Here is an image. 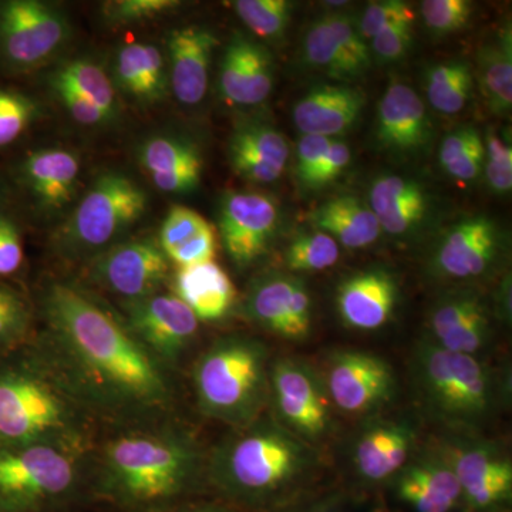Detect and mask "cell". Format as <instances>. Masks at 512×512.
<instances>
[{
    "instance_id": "cell-13",
    "label": "cell",
    "mask_w": 512,
    "mask_h": 512,
    "mask_svg": "<svg viewBox=\"0 0 512 512\" xmlns=\"http://www.w3.org/2000/svg\"><path fill=\"white\" fill-rule=\"evenodd\" d=\"M326 390L330 402L350 414H363L389 403L396 390L392 366L369 352L342 350L330 357Z\"/></svg>"
},
{
    "instance_id": "cell-18",
    "label": "cell",
    "mask_w": 512,
    "mask_h": 512,
    "mask_svg": "<svg viewBox=\"0 0 512 512\" xmlns=\"http://www.w3.org/2000/svg\"><path fill=\"white\" fill-rule=\"evenodd\" d=\"M503 251V232L485 215L466 218L440 239L433 268L448 279H474L487 274Z\"/></svg>"
},
{
    "instance_id": "cell-32",
    "label": "cell",
    "mask_w": 512,
    "mask_h": 512,
    "mask_svg": "<svg viewBox=\"0 0 512 512\" xmlns=\"http://www.w3.org/2000/svg\"><path fill=\"white\" fill-rule=\"evenodd\" d=\"M175 296L198 320L212 322L227 316L237 299V289L227 272L214 261L178 269Z\"/></svg>"
},
{
    "instance_id": "cell-16",
    "label": "cell",
    "mask_w": 512,
    "mask_h": 512,
    "mask_svg": "<svg viewBox=\"0 0 512 512\" xmlns=\"http://www.w3.org/2000/svg\"><path fill=\"white\" fill-rule=\"evenodd\" d=\"M303 56L313 69L339 82H355L372 67L373 57L352 15L326 13L306 32Z\"/></svg>"
},
{
    "instance_id": "cell-1",
    "label": "cell",
    "mask_w": 512,
    "mask_h": 512,
    "mask_svg": "<svg viewBox=\"0 0 512 512\" xmlns=\"http://www.w3.org/2000/svg\"><path fill=\"white\" fill-rule=\"evenodd\" d=\"M43 309L50 345L73 393L117 414L167 406L171 392L163 366L99 303L72 285L52 284Z\"/></svg>"
},
{
    "instance_id": "cell-12",
    "label": "cell",
    "mask_w": 512,
    "mask_h": 512,
    "mask_svg": "<svg viewBox=\"0 0 512 512\" xmlns=\"http://www.w3.org/2000/svg\"><path fill=\"white\" fill-rule=\"evenodd\" d=\"M168 269L170 261L157 239H131L94 256L90 278L101 288L133 302L157 293L167 279Z\"/></svg>"
},
{
    "instance_id": "cell-23",
    "label": "cell",
    "mask_w": 512,
    "mask_h": 512,
    "mask_svg": "<svg viewBox=\"0 0 512 512\" xmlns=\"http://www.w3.org/2000/svg\"><path fill=\"white\" fill-rule=\"evenodd\" d=\"M288 140L278 128L261 120H244L228 140L232 170L254 184H271L284 174L289 160Z\"/></svg>"
},
{
    "instance_id": "cell-51",
    "label": "cell",
    "mask_w": 512,
    "mask_h": 512,
    "mask_svg": "<svg viewBox=\"0 0 512 512\" xmlns=\"http://www.w3.org/2000/svg\"><path fill=\"white\" fill-rule=\"evenodd\" d=\"M484 163L485 146L484 137L481 136L470 147L466 148L456 160L451 161L447 167H444V171L460 183H471L483 173Z\"/></svg>"
},
{
    "instance_id": "cell-41",
    "label": "cell",
    "mask_w": 512,
    "mask_h": 512,
    "mask_svg": "<svg viewBox=\"0 0 512 512\" xmlns=\"http://www.w3.org/2000/svg\"><path fill=\"white\" fill-rule=\"evenodd\" d=\"M424 25L434 36H448L466 29L473 15L468 0H424L420 6Z\"/></svg>"
},
{
    "instance_id": "cell-46",
    "label": "cell",
    "mask_w": 512,
    "mask_h": 512,
    "mask_svg": "<svg viewBox=\"0 0 512 512\" xmlns=\"http://www.w3.org/2000/svg\"><path fill=\"white\" fill-rule=\"evenodd\" d=\"M372 40L373 56L380 63L403 59L413 42V23H399L377 33Z\"/></svg>"
},
{
    "instance_id": "cell-27",
    "label": "cell",
    "mask_w": 512,
    "mask_h": 512,
    "mask_svg": "<svg viewBox=\"0 0 512 512\" xmlns=\"http://www.w3.org/2000/svg\"><path fill=\"white\" fill-rule=\"evenodd\" d=\"M80 158L66 148H40L22 164V178L42 210L59 212L76 197Z\"/></svg>"
},
{
    "instance_id": "cell-30",
    "label": "cell",
    "mask_w": 512,
    "mask_h": 512,
    "mask_svg": "<svg viewBox=\"0 0 512 512\" xmlns=\"http://www.w3.org/2000/svg\"><path fill=\"white\" fill-rule=\"evenodd\" d=\"M429 195L417 181L397 174H382L369 191V207L382 231L403 237L419 227L429 211Z\"/></svg>"
},
{
    "instance_id": "cell-20",
    "label": "cell",
    "mask_w": 512,
    "mask_h": 512,
    "mask_svg": "<svg viewBox=\"0 0 512 512\" xmlns=\"http://www.w3.org/2000/svg\"><path fill=\"white\" fill-rule=\"evenodd\" d=\"M429 330L440 348L476 356L491 338L487 303L474 291L447 293L431 308Z\"/></svg>"
},
{
    "instance_id": "cell-38",
    "label": "cell",
    "mask_w": 512,
    "mask_h": 512,
    "mask_svg": "<svg viewBox=\"0 0 512 512\" xmlns=\"http://www.w3.org/2000/svg\"><path fill=\"white\" fill-rule=\"evenodd\" d=\"M339 256L338 242L315 229L292 239L285 251V265L291 272H320L335 265Z\"/></svg>"
},
{
    "instance_id": "cell-7",
    "label": "cell",
    "mask_w": 512,
    "mask_h": 512,
    "mask_svg": "<svg viewBox=\"0 0 512 512\" xmlns=\"http://www.w3.org/2000/svg\"><path fill=\"white\" fill-rule=\"evenodd\" d=\"M148 195L128 175L109 171L94 181L60 234L70 256L100 254L146 215Z\"/></svg>"
},
{
    "instance_id": "cell-33",
    "label": "cell",
    "mask_w": 512,
    "mask_h": 512,
    "mask_svg": "<svg viewBox=\"0 0 512 512\" xmlns=\"http://www.w3.org/2000/svg\"><path fill=\"white\" fill-rule=\"evenodd\" d=\"M309 222L349 249L370 247L382 234L369 205L355 195H338L323 202L311 212Z\"/></svg>"
},
{
    "instance_id": "cell-42",
    "label": "cell",
    "mask_w": 512,
    "mask_h": 512,
    "mask_svg": "<svg viewBox=\"0 0 512 512\" xmlns=\"http://www.w3.org/2000/svg\"><path fill=\"white\" fill-rule=\"evenodd\" d=\"M180 6L177 0H111L101 6V15L109 25H137L161 18Z\"/></svg>"
},
{
    "instance_id": "cell-49",
    "label": "cell",
    "mask_w": 512,
    "mask_h": 512,
    "mask_svg": "<svg viewBox=\"0 0 512 512\" xmlns=\"http://www.w3.org/2000/svg\"><path fill=\"white\" fill-rule=\"evenodd\" d=\"M23 256L25 254L18 225L0 212V276L18 272Z\"/></svg>"
},
{
    "instance_id": "cell-29",
    "label": "cell",
    "mask_w": 512,
    "mask_h": 512,
    "mask_svg": "<svg viewBox=\"0 0 512 512\" xmlns=\"http://www.w3.org/2000/svg\"><path fill=\"white\" fill-rule=\"evenodd\" d=\"M414 433L412 427L399 421H376L360 431L353 461L360 477L379 483L396 476L412 451Z\"/></svg>"
},
{
    "instance_id": "cell-9",
    "label": "cell",
    "mask_w": 512,
    "mask_h": 512,
    "mask_svg": "<svg viewBox=\"0 0 512 512\" xmlns=\"http://www.w3.org/2000/svg\"><path fill=\"white\" fill-rule=\"evenodd\" d=\"M69 18L42 0L0 2V63L15 72L39 69L69 42Z\"/></svg>"
},
{
    "instance_id": "cell-25",
    "label": "cell",
    "mask_w": 512,
    "mask_h": 512,
    "mask_svg": "<svg viewBox=\"0 0 512 512\" xmlns=\"http://www.w3.org/2000/svg\"><path fill=\"white\" fill-rule=\"evenodd\" d=\"M366 106L365 93L348 84H319L293 107V123L303 136L333 138L355 127Z\"/></svg>"
},
{
    "instance_id": "cell-53",
    "label": "cell",
    "mask_w": 512,
    "mask_h": 512,
    "mask_svg": "<svg viewBox=\"0 0 512 512\" xmlns=\"http://www.w3.org/2000/svg\"><path fill=\"white\" fill-rule=\"evenodd\" d=\"M286 512H346L336 501H316V503H309L303 505H296L291 510Z\"/></svg>"
},
{
    "instance_id": "cell-24",
    "label": "cell",
    "mask_w": 512,
    "mask_h": 512,
    "mask_svg": "<svg viewBox=\"0 0 512 512\" xmlns=\"http://www.w3.org/2000/svg\"><path fill=\"white\" fill-rule=\"evenodd\" d=\"M399 292V282L392 272L383 268L365 269L339 285L336 308L348 328L380 329L392 319Z\"/></svg>"
},
{
    "instance_id": "cell-21",
    "label": "cell",
    "mask_w": 512,
    "mask_h": 512,
    "mask_svg": "<svg viewBox=\"0 0 512 512\" xmlns=\"http://www.w3.org/2000/svg\"><path fill=\"white\" fill-rule=\"evenodd\" d=\"M433 124L424 101L409 84L393 80L377 106L376 140L383 150L407 156L429 146Z\"/></svg>"
},
{
    "instance_id": "cell-44",
    "label": "cell",
    "mask_w": 512,
    "mask_h": 512,
    "mask_svg": "<svg viewBox=\"0 0 512 512\" xmlns=\"http://www.w3.org/2000/svg\"><path fill=\"white\" fill-rule=\"evenodd\" d=\"M414 12L407 3L402 0H379L367 5L363 12L359 26L360 35L363 39H373L383 29L390 28L399 23H413Z\"/></svg>"
},
{
    "instance_id": "cell-5",
    "label": "cell",
    "mask_w": 512,
    "mask_h": 512,
    "mask_svg": "<svg viewBox=\"0 0 512 512\" xmlns=\"http://www.w3.org/2000/svg\"><path fill=\"white\" fill-rule=\"evenodd\" d=\"M69 397L37 373L0 376V446L53 444L74 450L79 433Z\"/></svg>"
},
{
    "instance_id": "cell-4",
    "label": "cell",
    "mask_w": 512,
    "mask_h": 512,
    "mask_svg": "<svg viewBox=\"0 0 512 512\" xmlns=\"http://www.w3.org/2000/svg\"><path fill=\"white\" fill-rule=\"evenodd\" d=\"M192 380L205 416L237 429L249 426L268 396L266 346L248 336L217 340L195 363Z\"/></svg>"
},
{
    "instance_id": "cell-2",
    "label": "cell",
    "mask_w": 512,
    "mask_h": 512,
    "mask_svg": "<svg viewBox=\"0 0 512 512\" xmlns=\"http://www.w3.org/2000/svg\"><path fill=\"white\" fill-rule=\"evenodd\" d=\"M200 470V450L187 434L131 433L104 448L100 487L124 510L160 512L188 493Z\"/></svg>"
},
{
    "instance_id": "cell-47",
    "label": "cell",
    "mask_w": 512,
    "mask_h": 512,
    "mask_svg": "<svg viewBox=\"0 0 512 512\" xmlns=\"http://www.w3.org/2000/svg\"><path fill=\"white\" fill-rule=\"evenodd\" d=\"M50 87L55 92L57 99L62 103L64 110L69 113V116L76 123L87 127H104L113 123L103 111L97 109L89 101L84 100L80 94L73 92L70 87L57 83L55 80H50Z\"/></svg>"
},
{
    "instance_id": "cell-10",
    "label": "cell",
    "mask_w": 512,
    "mask_h": 512,
    "mask_svg": "<svg viewBox=\"0 0 512 512\" xmlns=\"http://www.w3.org/2000/svg\"><path fill=\"white\" fill-rule=\"evenodd\" d=\"M276 413L296 436L319 439L332 423L330 397L322 377L302 360L281 359L269 370Z\"/></svg>"
},
{
    "instance_id": "cell-26",
    "label": "cell",
    "mask_w": 512,
    "mask_h": 512,
    "mask_svg": "<svg viewBox=\"0 0 512 512\" xmlns=\"http://www.w3.org/2000/svg\"><path fill=\"white\" fill-rule=\"evenodd\" d=\"M138 160L157 190L165 194H188L200 187L204 160L200 148L188 138L150 137L140 147Z\"/></svg>"
},
{
    "instance_id": "cell-40",
    "label": "cell",
    "mask_w": 512,
    "mask_h": 512,
    "mask_svg": "<svg viewBox=\"0 0 512 512\" xmlns=\"http://www.w3.org/2000/svg\"><path fill=\"white\" fill-rule=\"evenodd\" d=\"M39 111L32 97L0 89V147L15 143L35 123Z\"/></svg>"
},
{
    "instance_id": "cell-28",
    "label": "cell",
    "mask_w": 512,
    "mask_h": 512,
    "mask_svg": "<svg viewBox=\"0 0 512 512\" xmlns=\"http://www.w3.org/2000/svg\"><path fill=\"white\" fill-rule=\"evenodd\" d=\"M396 476L397 497L416 512H451L463 500L456 474L443 453L420 458Z\"/></svg>"
},
{
    "instance_id": "cell-48",
    "label": "cell",
    "mask_w": 512,
    "mask_h": 512,
    "mask_svg": "<svg viewBox=\"0 0 512 512\" xmlns=\"http://www.w3.org/2000/svg\"><path fill=\"white\" fill-rule=\"evenodd\" d=\"M350 160L352 151L348 144L342 140H333L305 188L319 190L333 183L349 167Z\"/></svg>"
},
{
    "instance_id": "cell-31",
    "label": "cell",
    "mask_w": 512,
    "mask_h": 512,
    "mask_svg": "<svg viewBox=\"0 0 512 512\" xmlns=\"http://www.w3.org/2000/svg\"><path fill=\"white\" fill-rule=\"evenodd\" d=\"M157 241L178 268L205 264L217 254V235L210 222L184 205L171 207Z\"/></svg>"
},
{
    "instance_id": "cell-8",
    "label": "cell",
    "mask_w": 512,
    "mask_h": 512,
    "mask_svg": "<svg viewBox=\"0 0 512 512\" xmlns=\"http://www.w3.org/2000/svg\"><path fill=\"white\" fill-rule=\"evenodd\" d=\"M73 450L53 444L0 451V498L16 510L59 503L76 485Z\"/></svg>"
},
{
    "instance_id": "cell-52",
    "label": "cell",
    "mask_w": 512,
    "mask_h": 512,
    "mask_svg": "<svg viewBox=\"0 0 512 512\" xmlns=\"http://www.w3.org/2000/svg\"><path fill=\"white\" fill-rule=\"evenodd\" d=\"M498 313L501 318L507 320L511 318V279L510 276L505 278L500 289H498V298L495 299Z\"/></svg>"
},
{
    "instance_id": "cell-50",
    "label": "cell",
    "mask_w": 512,
    "mask_h": 512,
    "mask_svg": "<svg viewBox=\"0 0 512 512\" xmlns=\"http://www.w3.org/2000/svg\"><path fill=\"white\" fill-rule=\"evenodd\" d=\"M335 138L303 136L296 147L295 173L299 183L305 187L309 178L315 173L323 156Z\"/></svg>"
},
{
    "instance_id": "cell-14",
    "label": "cell",
    "mask_w": 512,
    "mask_h": 512,
    "mask_svg": "<svg viewBox=\"0 0 512 512\" xmlns=\"http://www.w3.org/2000/svg\"><path fill=\"white\" fill-rule=\"evenodd\" d=\"M252 322L279 338L301 342L312 329V299L296 276L272 272L255 279L245 299Z\"/></svg>"
},
{
    "instance_id": "cell-34",
    "label": "cell",
    "mask_w": 512,
    "mask_h": 512,
    "mask_svg": "<svg viewBox=\"0 0 512 512\" xmlns=\"http://www.w3.org/2000/svg\"><path fill=\"white\" fill-rule=\"evenodd\" d=\"M117 87L140 103L153 104L167 96L168 73L163 53L153 43H130L114 62Z\"/></svg>"
},
{
    "instance_id": "cell-15",
    "label": "cell",
    "mask_w": 512,
    "mask_h": 512,
    "mask_svg": "<svg viewBox=\"0 0 512 512\" xmlns=\"http://www.w3.org/2000/svg\"><path fill=\"white\" fill-rule=\"evenodd\" d=\"M127 328L158 362L180 359L198 332V319L175 295L154 293L127 302Z\"/></svg>"
},
{
    "instance_id": "cell-39",
    "label": "cell",
    "mask_w": 512,
    "mask_h": 512,
    "mask_svg": "<svg viewBox=\"0 0 512 512\" xmlns=\"http://www.w3.org/2000/svg\"><path fill=\"white\" fill-rule=\"evenodd\" d=\"M234 9L255 36L276 40L284 36L291 22L293 3L288 0H238Z\"/></svg>"
},
{
    "instance_id": "cell-55",
    "label": "cell",
    "mask_w": 512,
    "mask_h": 512,
    "mask_svg": "<svg viewBox=\"0 0 512 512\" xmlns=\"http://www.w3.org/2000/svg\"><path fill=\"white\" fill-rule=\"evenodd\" d=\"M3 191H5V188H3L2 178H0V201L3 198Z\"/></svg>"
},
{
    "instance_id": "cell-37",
    "label": "cell",
    "mask_w": 512,
    "mask_h": 512,
    "mask_svg": "<svg viewBox=\"0 0 512 512\" xmlns=\"http://www.w3.org/2000/svg\"><path fill=\"white\" fill-rule=\"evenodd\" d=\"M424 86L433 109L443 114L460 113L473 92V69L466 60L434 64L424 74Z\"/></svg>"
},
{
    "instance_id": "cell-45",
    "label": "cell",
    "mask_w": 512,
    "mask_h": 512,
    "mask_svg": "<svg viewBox=\"0 0 512 512\" xmlns=\"http://www.w3.org/2000/svg\"><path fill=\"white\" fill-rule=\"evenodd\" d=\"M29 309L25 299L0 285V346L15 342L29 326Z\"/></svg>"
},
{
    "instance_id": "cell-43",
    "label": "cell",
    "mask_w": 512,
    "mask_h": 512,
    "mask_svg": "<svg viewBox=\"0 0 512 512\" xmlns=\"http://www.w3.org/2000/svg\"><path fill=\"white\" fill-rule=\"evenodd\" d=\"M485 177L491 190L505 195L512 188V148L494 130H488L484 138Z\"/></svg>"
},
{
    "instance_id": "cell-11",
    "label": "cell",
    "mask_w": 512,
    "mask_h": 512,
    "mask_svg": "<svg viewBox=\"0 0 512 512\" xmlns=\"http://www.w3.org/2000/svg\"><path fill=\"white\" fill-rule=\"evenodd\" d=\"M281 224V210L271 195L258 191L228 192L218 210L222 245L239 269L254 265L268 252Z\"/></svg>"
},
{
    "instance_id": "cell-6",
    "label": "cell",
    "mask_w": 512,
    "mask_h": 512,
    "mask_svg": "<svg viewBox=\"0 0 512 512\" xmlns=\"http://www.w3.org/2000/svg\"><path fill=\"white\" fill-rule=\"evenodd\" d=\"M414 375L431 412L450 423H477L493 407V377L476 356L450 352L427 338L416 350Z\"/></svg>"
},
{
    "instance_id": "cell-36",
    "label": "cell",
    "mask_w": 512,
    "mask_h": 512,
    "mask_svg": "<svg viewBox=\"0 0 512 512\" xmlns=\"http://www.w3.org/2000/svg\"><path fill=\"white\" fill-rule=\"evenodd\" d=\"M50 80L70 87L84 100L103 111L111 121L119 117L116 89L109 74L89 59H73L57 67Z\"/></svg>"
},
{
    "instance_id": "cell-3",
    "label": "cell",
    "mask_w": 512,
    "mask_h": 512,
    "mask_svg": "<svg viewBox=\"0 0 512 512\" xmlns=\"http://www.w3.org/2000/svg\"><path fill=\"white\" fill-rule=\"evenodd\" d=\"M312 463L311 450L292 431L275 421H254L214 451L210 474L229 500L266 508L291 497Z\"/></svg>"
},
{
    "instance_id": "cell-17",
    "label": "cell",
    "mask_w": 512,
    "mask_h": 512,
    "mask_svg": "<svg viewBox=\"0 0 512 512\" xmlns=\"http://www.w3.org/2000/svg\"><path fill=\"white\" fill-rule=\"evenodd\" d=\"M453 467L463 500L478 512L497 511L512 497V466L504 453L484 441H466L443 451Z\"/></svg>"
},
{
    "instance_id": "cell-35",
    "label": "cell",
    "mask_w": 512,
    "mask_h": 512,
    "mask_svg": "<svg viewBox=\"0 0 512 512\" xmlns=\"http://www.w3.org/2000/svg\"><path fill=\"white\" fill-rule=\"evenodd\" d=\"M477 84L488 107L507 116L512 107V32L510 26L487 40L477 52Z\"/></svg>"
},
{
    "instance_id": "cell-22",
    "label": "cell",
    "mask_w": 512,
    "mask_h": 512,
    "mask_svg": "<svg viewBox=\"0 0 512 512\" xmlns=\"http://www.w3.org/2000/svg\"><path fill=\"white\" fill-rule=\"evenodd\" d=\"M217 46L218 37L205 26H183L168 35V83L184 106H197L204 100Z\"/></svg>"
},
{
    "instance_id": "cell-54",
    "label": "cell",
    "mask_w": 512,
    "mask_h": 512,
    "mask_svg": "<svg viewBox=\"0 0 512 512\" xmlns=\"http://www.w3.org/2000/svg\"><path fill=\"white\" fill-rule=\"evenodd\" d=\"M187 512H229L227 510H222V508L212 507V505H207V507H198L194 508V510H190Z\"/></svg>"
},
{
    "instance_id": "cell-19",
    "label": "cell",
    "mask_w": 512,
    "mask_h": 512,
    "mask_svg": "<svg viewBox=\"0 0 512 512\" xmlns=\"http://www.w3.org/2000/svg\"><path fill=\"white\" fill-rule=\"evenodd\" d=\"M275 62L269 50L244 33L229 39L222 56L218 87L232 106L252 107L271 96Z\"/></svg>"
}]
</instances>
